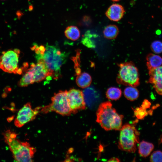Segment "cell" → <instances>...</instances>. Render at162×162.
Listing matches in <instances>:
<instances>
[{
    "label": "cell",
    "instance_id": "cell-1",
    "mask_svg": "<svg viewBox=\"0 0 162 162\" xmlns=\"http://www.w3.org/2000/svg\"><path fill=\"white\" fill-rule=\"evenodd\" d=\"M4 141L8 145L14 159L20 162H32L36 149L27 142H21L17 134L10 130L3 134Z\"/></svg>",
    "mask_w": 162,
    "mask_h": 162
},
{
    "label": "cell",
    "instance_id": "cell-18",
    "mask_svg": "<svg viewBox=\"0 0 162 162\" xmlns=\"http://www.w3.org/2000/svg\"><path fill=\"white\" fill-rule=\"evenodd\" d=\"M124 94L125 97L128 100L134 101L139 96V92L134 87L129 86L124 90Z\"/></svg>",
    "mask_w": 162,
    "mask_h": 162
},
{
    "label": "cell",
    "instance_id": "cell-25",
    "mask_svg": "<svg viewBox=\"0 0 162 162\" xmlns=\"http://www.w3.org/2000/svg\"><path fill=\"white\" fill-rule=\"evenodd\" d=\"M151 105V103L148 100L145 99L144 100L141 106L144 109H147L150 108Z\"/></svg>",
    "mask_w": 162,
    "mask_h": 162
},
{
    "label": "cell",
    "instance_id": "cell-6",
    "mask_svg": "<svg viewBox=\"0 0 162 162\" xmlns=\"http://www.w3.org/2000/svg\"><path fill=\"white\" fill-rule=\"evenodd\" d=\"M119 67L116 78L121 84L136 87L139 85L140 80L138 70L131 62H126L118 65Z\"/></svg>",
    "mask_w": 162,
    "mask_h": 162
},
{
    "label": "cell",
    "instance_id": "cell-11",
    "mask_svg": "<svg viewBox=\"0 0 162 162\" xmlns=\"http://www.w3.org/2000/svg\"><path fill=\"white\" fill-rule=\"evenodd\" d=\"M125 11L122 5L119 4H113L109 7L105 14L111 20L117 22L123 17Z\"/></svg>",
    "mask_w": 162,
    "mask_h": 162
},
{
    "label": "cell",
    "instance_id": "cell-21",
    "mask_svg": "<svg viewBox=\"0 0 162 162\" xmlns=\"http://www.w3.org/2000/svg\"><path fill=\"white\" fill-rule=\"evenodd\" d=\"M151 110L147 111L146 109H144L141 106L136 107L134 110V114L137 119H142L146 116L149 112L151 113Z\"/></svg>",
    "mask_w": 162,
    "mask_h": 162
},
{
    "label": "cell",
    "instance_id": "cell-13",
    "mask_svg": "<svg viewBox=\"0 0 162 162\" xmlns=\"http://www.w3.org/2000/svg\"><path fill=\"white\" fill-rule=\"evenodd\" d=\"M76 82L78 86L82 88H85L88 87L91 84L92 78L88 73H80L77 75Z\"/></svg>",
    "mask_w": 162,
    "mask_h": 162
},
{
    "label": "cell",
    "instance_id": "cell-12",
    "mask_svg": "<svg viewBox=\"0 0 162 162\" xmlns=\"http://www.w3.org/2000/svg\"><path fill=\"white\" fill-rule=\"evenodd\" d=\"M146 65L149 70L160 66L162 64V58L152 53L148 54L146 58Z\"/></svg>",
    "mask_w": 162,
    "mask_h": 162
},
{
    "label": "cell",
    "instance_id": "cell-14",
    "mask_svg": "<svg viewBox=\"0 0 162 162\" xmlns=\"http://www.w3.org/2000/svg\"><path fill=\"white\" fill-rule=\"evenodd\" d=\"M154 148V146L153 144L142 141L139 143L138 152L141 156L145 158L150 154Z\"/></svg>",
    "mask_w": 162,
    "mask_h": 162
},
{
    "label": "cell",
    "instance_id": "cell-8",
    "mask_svg": "<svg viewBox=\"0 0 162 162\" xmlns=\"http://www.w3.org/2000/svg\"><path fill=\"white\" fill-rule=\"evenodd\" d=\"M41 107L34 109L32 107L31 103L28 102L18 111L14 120V124L17 128H21L27 123L35 119L40 112Z\"/></svg>",
    "mask_w": 162,
    "mask_h": 162
},
{
    "label": "cell",
    "instance_id": "cell-15",
    "mask_svg": "<svg viewBox=\"0 0 162 162\" xmlns=\"http://www.w3.org/2000/svg\"><path fill=\"white\" fill-rule=\"evenodd\" d=\"M65 36L68 39L72 40H76L79 38L80 32L78 27L71 26H68L64 31Z\"/></svg>",
    "mask_w": 162,
    "mask_h": 162
},
{
    "label": "cell",
    "instance_id": "cell-17",
    "mask_svg": "<svg viewBox=\"0 0 162 162\" xmlns=\"http://www.w3.org/2000/svg\"><path fill=\"white\" fill-rule=\"evenodd\" d=\"M96 36V34L92 33L90 31L88 30L85 33L81 42L83 44L88 47H94L95 44L93 38H95Z\"/></svg>",
    "mask_w": 162,
    "mask_h": 162
},
{
    "label": "cell",
    "instance_id": "cell-7",
    "mask_svg": "<svg viewBox=\"0 0 162 162\" xmlns=\"http://www.w3.org/2000/svg\"><path fill=\"white\" fill-rule=\"evenodd\" d=\"M20 51L18 49H10L2 52L0 56V69L9 73L21 74L19 63Z\"/></svg>",
    "mask_w": 162,
    "mask_h": 162
},
{
    "label": "cell",
    "instance_id": "cell-16",
    "mask_svg": "<svg viewBox=\"0 0 162 162\" xmlns=\"http://www.w3.org/2000/svg\"><path fill=\"white\" fill-rule=\"evenodd\" d=\"M119 33L118 27L115 25H110L106 26L103 31L104 37L109 39H114L117 36Z\"/></svg>",
    "mask_w": 162,
    "mask_h": 162
},
{
    "label": "cell",
    "instance_id": "cell-3",
    "mask_svg": "<svg viewBox=\"0 0 162 162\" xmlns=\"http://www.w3.org/2000/svg\"><path fill=\"white\" fill-rule=\"evenodd\" d=\"M67 54L54 46L46 45L43 52L36 57L42 58L49 72L50 76L57 79L60 75L61 67L66 61Z\"/></svg>",
    "mask_w": 162,
    "mask_h": 162
},
{
    "label": "cell",
    "instance_id": "cell-24",
    "mask_svg": "<svg viewBox=\"0 0 162 162\" xmlns=\"http://www.w3.org/2000/svg\"><path fill=\"white\" fill-rule=\"evenodd\" d=\"M157 93L162 95V80L155 81L152 83Z\"/></svg>",
    "mask_w": 162,
    "mask_h": 162
},
{
    "label": "cell",
    "instance_id": "cell-2",
    "mask_svg": "<svg viewBox=\"0 0 162 162\" xmlns=\"http://www.w3.org/2000/svg\"><path fill=\"white\" fill-rule=\"evenodd\" d=\"M96 115V122L105 130H119L121 129L123 116L116 112L110 101L101 103L99 106Z\"/></svg>",
    "mask_w": 162,
    "mask_h": 162
},
{
    "label": "cell",
    "instance_id": "cell-28",
    "mask_svg": "<svg viewBox=\"0 0 162 162\" xmlns=\"http://www.w3.org/2000/svg\"></svg>",
    "mask_w": 162,
    "mask_h": 162
},
{
    "label": "cell",
    "instance_id": "cell-10",
    "mask_svg": "<svg viewBox=\"0 0 162 162\" xmlns=\"http://www.w3.org/2000/svg\"><path fill=\"white\" fill-rule=\"evenodd\" d=\"M37 60V63L32 64L28 69L32 74L34 83L41 81L46 78L50 77L49 71L43 59Z\"/></svg>",
    "mask_w": 162,
    "mask_h": 162
},
{
    "label": "cell",
    "instance_id": "cell-4",
    "mask_svg": "<svg viewBox=\"0 0 162 162\" xmlns=\"http://www.w3.org/2000/svg\"><path fill=\"white\" fill-rule=\"evenodd\" d=\"M118 147L121 150L135 153L136 145L139 142V133L135 127L128 124H124L120 130Z\"/></svg>",
    "mask_w": 162,
    "mask_h": 162
},
{
    "label": "cell",
    "instance_id": "cell-5",
    "mask_svg": "<svg viewBox=\"0 0 162 162\" xmlns=\"http://www.w3.org/2000/svg\"><path fill=\"white\" fill-rule=\"evenodd\" d=\"M67 91H59L51 98L49 104L41 107L40 112L47 113L54 112L63 116H69L71 114L67 98Z\"/></svg>",
    "mask_w": 162,
    "mask_h": 162
},
{
    "label": "cell",
    "instance_id": "cell-26",
    "mask_svg": "<svg viewBox=\"0 0 162 162\" xmlns=\"http://www.w3.org/2000/svg\"><path fill=\"white\" fill-rule=\"evenodd\" d=\"M120 160L118 158H112L109 159L108 162H120Z\"/></svg>",
    "mask_w": 162,
    "mask_h": 162
},
{
    "label": "cell",
    "instance_id": "cell-19",
    "mask_svg": "<svg viewBox=\"0 0 162 162\" xmlns=\"http://www.w3.org/2000/svg\"><path fill=\"white\" fill-rule=\"evenodd\" d=\"M122 94V91L120 88L116 87H111L107 89L106 95L109 99L116 100L120 98Z\"/></svg>",
    "mask_w": 162,
    "mask_h": 162
},
{
    "label": "cell",
    "instance_id": "cell-27",
    "mask_svg": "<svg viewBox=\"0 0 162 162\" xmlns=\"http://www.w3.org/2000/svg\"><path fill=\"white\" fill-rule=\"evenodd\" d=\"M111 0L113 2H118L120 1V0Z\"/></svg>",
    "mask_w": 162,
    "mask_h": 162
},
{
    "label": "cell",
    "instance_id": "cell-9",
    "mask_svg": "<svg viewBox=\"0 0 162 162\" xmlns=\"http://www.w3.org/2000/svg\"><path fill=\"white\" fill-rule=\"evenodd\" d=\"M67 100L71 113H76L86 108L83 92L79 89L71 88L67 91Z\"/></svg>",
    "mask_w": 162,
    "mask_h": 162
},
{
    "label": "cell",
    "instance_id": "cell-23",
    "mask_svg": "<svg viewBox=\"0 0 162 162\" xmlns=\"http://www.w3.org/2000/svg\"><path fill=\"white\" fill-rule=\"evenodd\" d=\"M150 161L153 162H162V152L160 150L154 151L151 154Z\"/></svg>",
    "mask_w": 162,
    "mask_h": 162
},
{
    "label": "cell",
    "instance_id": "cell-22",
    "mask_svg": "<svg viewBox=\"0 0 162 162\" xmlns=\"http://www.w3.org/2000/svg\"><path fill=\"white\" fill-rule=\"evenodd\" d=\"M152 50L154 53L159 54L162 52V42L159 40L153 41L151 45Z\"/></svg>",
    "mask_w": 162,
    "mask_h": 162
},
{
    "label": "cell",
    "instance_id": "cell-20",
    "mask_svg": "<svg viewBox=\"0 0 162 162\" xmlns=\"http://www.w3.org/2000/svg\"><path fill=\"white\" fill-rule=\"evenodd\" d=\"M150 76L149 82L151 83L152 82L162 80V66L148 71Z\"/></svg>",
    "mask_w": 162,
    "mask_h": 162
}]
</instances>
